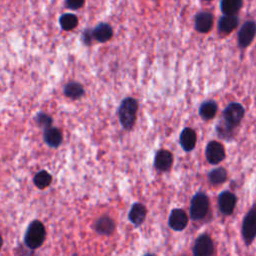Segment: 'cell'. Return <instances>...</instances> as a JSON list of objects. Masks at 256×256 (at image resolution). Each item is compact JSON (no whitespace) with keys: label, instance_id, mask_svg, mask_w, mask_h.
Returning a JSON list of instances; mask_svg holds the SVG:
<instances>
[{"label":"cell","instance_id":"1","mask_svg":"<svg viewBox=\"0 0 256 256\" xmlns=\"http://www.w3.org/2000/svg\"><path fill=\"white\" fill-rule=\"evenodd\" d=\"M137 110H138V102L136 99L128 97L121 102L118 108V116H119L120 123L125 129L129 130L133 127L136 121Z\"/></svg>","mask_w":256,"mask_h":256},{"label":"cell","instance_id":"2","mask_svg":"<svg viewBox=\"0 0 256 256\" xmlns=\"http://www.w3.org/2000/svg\"><path fill=\"white\" fill-rule=\"evenodd\" d=\"M46 238V230L43 223L39 220L32 221L24 235V242L30 249L39 248Z\"/></svg>","mask_w":256,"mask_h":256},{"label":"cell","instance_id":"3","mask_svg":"<svg viewBox=\"0 0 256 256\" xmlns=\"http://www.w3.org/2000/svg\"><path fill=\"white\" fill-rule=\"evenodd\" d=\"M209 209V199L203 192L196 193L190 203V216L193 220L203 219Z\"/></svg>","mask_w":256,"mask_h":256},{"label":"cell","instance_id":"4","mask_svg":"<svg viewBox=\"0 0 256 256\" xmlns=\"http://www.w3.org/2000/svg\"><path fill=\"white\" fill-rule=\"evenodd\" d=\"M241 232L246 245H250L256 237V203L245 215L242 223Z\"/></svg>","mask_w":256,"mask_h":256},{"label":"cell","instance_id":"5","mask_svg":"<svg viewBox=\"0 0 256 256\" xmlns=\"http://www.w3.org/2000/svg\"><path fill=\"white\" fill-rule=\"evenodd\" d=\"M194 256H212L214 253V244L211 237L207 234L200 235L193 246Z\"/></svg>","mask_w":256,"mask_h":256},{"label":"cell","instance_id":"6","mask_svg":"<svg viewBox=\"0 0 256 256\" xmlns=\"http://www.w3.org/2000/svg\"><path fill=\"white\" fill-rule=\"evenodd\" d=\"M245 114L244 107L239 103H230L223 112V118L233 127H236L243 119Z\"/></svg>","mask_w":256,"mask_h":256},{"label":"cell","instance_id":"7","mask_svg":"<svg viewBox=\"0 0 256 256\" xmlns=\"http://www.w3.org/2000/svg\"><path fill=\"white\" fill-rule=\"evenodd\" d=\"M206 159L210 164H218L225 158V149L223 145L217 141H211L207 144L205 150Z\"/></svg>","mask_w":256,"mask_h":256},{"label":"cell","instance_id":"8","mask_svg":"<svg viewBox=\"0 0 256 256\" xmlns=\"http://www.w3.org/2000/svg\"><path fill=\"white\" fill-rule=\"evenodd\" d=\"M256 34V23L254 21H246L239 30L238 33V44L244 48L250 45Z\"/></svg>","mask_w":256,"mask_h":256},{"label":"cell","instance_id":"9","mask_svg":"<svg viewBox=\"0 0 256 256\" xmlns=\"http://www.w3.org/2000/svg\"><path fill=\"white\" fill-rule=\"evenodd\" d=\"M168 224L170 228H172L175 231H181L183 230L187 224H188V216L186 212L182 209H173L170 213Z\"/></svg>","mask_w":256,"mask_h":256},{"label":"cell","instance_id":"10","mask_svg":"<svg viewBox=\"0 0 256 256\" xmlns=\"http://www.w3.org/2000/svg\"><path fill=\"white\" fill-rule=\"evenodd\" d=\"M236 196L230 191H223L218 197V206L220 211L224 215H230L233 213L236 205Z\"/></svg>","mask_w":256,"mask_h":256},{"label":"cell","instance_id":"11","mask_svg":"<svg viewBox=\"0 0 256 256\" xmlns=\"http://www.w3.org/2000/svg\"><path fill=\"white\" fill-rule=\"evenodd\" d=\"M173 163V156L170 151L161 149L159 150L154 159L155 167L160 171H167L171 168Z\"/></svg>","mask_w":256,"mask_h":256},{"label":"cell","instance_id":"12","mask_svg":"<svg viewBox=\"0 0 256 256\" xmlns=\"http://www.w3.org/2000/svg\"><path fill=\"white\" fill-rule=\"evenodd\" d=\"M213 25V15L209 12H200L195 17V28L201 33L210 31Z\"/></svg>","mask_w":256,"mask_h":256},{"label":"cell","instance_id":"13","mask_svg":"<svg viewBox=\"0 0 256 256\" xmlns=\"http://www.w3.org/2000/svg\"><path fill=\"white\" fill-rule=\"evenodd\" d=\"M179 141H180L181 147L185 151L189 152V151L193 150L196 145V141H197V136H196L195 131L191 128L183 129L180 134Z\"/></svg>","mask_w":256,"mask_h":256},{"label":"cell","instance_id":"14","mask_svg":"<svg viewBox=\"0 0 256 256\" xmlns=\"http://www.w3.org/2000/svg\"><path fill=\"white\" fill-rule=\"evenodd\" d=\"M146 214H147L146 207L141 203H135L133 204V206L129 211L128 218L130 222H132L135 226H140L144 222Z\"/></svg>","mask_w":256,"mask_h":256},{"label":"cell","instance_id":"15","mask_svg":"<svg viewBox=\"0 0 256 256\" xmlns=\"http://www.w3.org/2000/svg\"><path fill=\"white\" fill-rule=\"evenodd\" d=\"M95 230L102 235H110L115 230V223L112 218L105 215L98 218L95 222Z\"/></svg>","mask_w":256,"mask_h":256},{"label":"cell","instance_id":"16","mask_svg":"<svg viewBox=\"0 0 256 256\" xmlns=\"http://www.w3.org/2000/svg\"><path fill=\"white\" fill-rule=\"evenodd\" d=\"M112 35V27L107 23H100L93 30V37L99 42H107Z\"/></svg>","mask_w":256,"mask_h":256},{"label":"cell","instance_id":"17","mask_svg":"<svg viewBox=\"0 0 256 256\" xmlns=\"http://www.w3.org/2000/svg\"><path fill=\"white\" fill-rule=\"evenodd\" d=\"M44 140L50 147H58L62 142V133L57 128H47L44 131Z\"/></svg>","mask_w":256,"mask_h":256},{"label":"cell","instance_id":"18","mask_svg":"<svg viewBox=\"0 0 256 256\" xmlns=\"http://www.w3.org/2000/svg\"><path fill=\"white\" fill-rule=\"evenodd\" d=\"M238 25V17L236 15H224L220 18L218 27L222 33L232 32Z\"/></svg>","mask_w":256,"mask_h":256},{"label":"cell","instance_id":"19","mask_svg":"<svg viewBox=\"0 0 256 256\" xmlns=\"http://www.w3.org/2000/svg\"><path fill=\"white\" fill-rule=\"evenodd\" d=\"M242 0H221V10L225 15H236L242 7Z\"/></svg>","mask_w":256,"mask_h":256},{"label":"cell","instance_id":"20","mask_svg":"<svg viewBox=\"0 0 256 256\" xmlns=\"http://www.w3.org/2000/svg\"><path fill=\"white\" fill-rule=\"evenodd\" d=\"M216 112H217V104L212 100L205 101L204 103L201 104L199 108V114L205 120L212 119L215 116Z\"/></svg>","mask_w":256,"mask_h":256},{"label":"cell","instance_id":"21","mask_svg":"<svg viewBox=\"0 0 256 256\" xmlns=\"http://www.w3.org/2000/svg\"><path fill=\"white\" fill-rule=\"evenodd\" d=\"M64 94L71 99H78L83 96L84 89L80 83L77 82H69L64 87Z\"/></svg>","mask_w":256,"mask_h":256},{"label":"cell","instance_id":"22","mask_svg":"<svg viewBox=\"0 0 256 256\" xmlns=\"http://www.w3.org/2000/svg\"><path fill=\"white\" fill-rule=\"evenodd\" d=\"M227 179V172L223 167H218L213 169L208 174V180L211 184L217 185L225 182Z\"/></svg>","mask_w":256,"mask_h":256},{"label":"cell","instance_id":"23","mask_svg":"<svg viewBox=\"0 0 256 256\" xmlns=\"http://www.w3.org/2000/svg\"><path fill=\"white\" fill-rule=\"evenodd\" d=\"M34 184L36 185L37 188L39 189H44L48 187L51 182H52V176L45 170L39 171L35 176H34Z\"/></svg>","mask_w":256,"mask_h":256},{"label":"cell","instance_id":"24","mask_svg":"<svg viewBox=\"0 0 256 256\" xmlns=\"http://www.w3.org/2000/svg\"><path fill=\"white\" fill-rule=\"evenodd\" d=\"M60 25L62 27V29L64 30H72L74 29L77 24H78V18L71 13H67V14H63L60 19H59Z\"/></svg>","mask_w":256,"mask_h":256},{"label":"cell","instance_id":"25","mask_svg":"<svg viewBox=\"0 0 256 256\" xmlns=\"http://www.w3.org/2000/svg\"><path fill=\"white\" fill-rule=\"evenodd\" d=\"M233 129L234 127L230 125L228 122H226L224 119L220 121L216 127L218 136L223 139H230L233 135Z\"/></svg>","mask_w":256,"mask_h":256},{"label":"cell","instance_id":"26","mask_svg":"<svg viewBox=\"0 0 256 256\" xmlns=\"http://www.w3.org/2000/svg\"><path fill=\"white\" fill-rule=\"evenodd\" d=\"M36 121H37V124H39L40 126L44 127L45 129L47 128H50L51 124H52V118L46 114H38L37 117H36Z\"/></svg>","mask_w":256,"mask_h":256},{"label":"cell","instance_id":"27","mask_svg":"<svg viewBox=\"0 0 256 256\" xmlns=\"http://www.w3.org/2000/svg\"><path fill=\"white\" fill-rule=\"evenodd\" d=\"M83 4H84V0H66V6L72 10L81 8Z\"/></svg>","mask_w":256,"mask_h":256},{"label":"cell","instance_id":"28","mask_svg":"<svg viewBox=\"0 0 256 256\" xmlns=\"http://www.w3.org/2000/svg\"><path fill=\"white\" fill-rule=\"evenodd\" d=\"M91 38H94L93 37V31L91 32L90 30H85V32H84V34H83V39H84V42L86 43V44H88V43H90L91 42Z\"/></svg>","mask_w":256,"mask_h":256},{"label":"cell","instance_id":"29","mask_svg":"<svg viewBox=\"0 0 256 256\" xmlns=\"http://www.w3.org/2000/svg\"><path fill=\"white\" fill-rule=\"evenodd\" d=\"M144 256H154L153 254H150V253H147V254H145Z\"/></svg>","mask_w":256,"mask_h":256},{"label":"cell","instance_id":"30","mask_svg":"<svg viewBox=\"0 0 256 256\" xmlns=\"http://www.w3.org/2000/svg\"><path fill=\"white\" fill-rule=\"evenodd\" d=\"M207 1H208V0H207Z\"/></svg>","mask_w":256,"mask_h":256}]
</instances>
